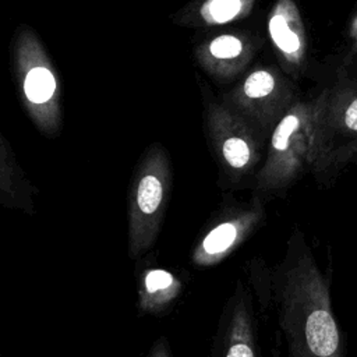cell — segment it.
Masks as SVG:
<instances>
[{"label":"cell","instance_id":"cell-12","mask_svg":"<svg viewBox=\"0 0 357 357\" xmlns=\"http://www.w3.org/2000/svg\"><path fill=\"white\" fill-rule=\"evenodd\" d=\"M0 144V202L6 208L32 215L35 212L33 197L38 190L18 165L6 138L1 137Z\"/></svg>","mask_w":357,"mask_h":357},{"label":"cell","instance_id":"cell-13","mask_svg":"<svg viewBox=\"0 0 357 357\" xmlns=\"http://www.w3.org/2000/svg\"><path fill=\"white\" fill-rule=\"evenodd\" d=\"M252 0H205L199 8V17L205 24H227L243 15Z\"/></svg>","mask_w":357,"mask_h":357},{"label":"cell","instance_id":"cell-10","mask_svg":"<svg viewBox=\"0 0 357 357\" xmlns=\"http://www.w3.org/2000/svg\"><path fill=\"white\" fill-rule=\"evenodd\" d=\"M268 33L276 50L291 68L305 60L307 40L303 20L293 0H278L268 20Z\"/></svg>","mask_w":357,"mask_h":357},{"label":"cell","instance_id":"cell-2","mask_svg":"<svg viewBox=\"0 0 357 357\" xmlns=\"http://www.w3.org/2000/svg\"><path fill=\"white\" fill-rule=\"evenodd\" d=\"M326 89L312 100L294 102L269 134L268 153L251 194L266 202L283 195L307 170L318 163V128Z\"/></svg>","mask_w":357,"mask_h":357},{"label":"cell","instance_id":"cell-4","mask_svg":"<svg viewBox=\"0 0 357 357\" xmlns=\"http://www.w3.org/2000/svg\"><path fill=\"white\" fill-rule=\"evenodd\" d=\"M206 135L218 165L219 188H252L262 165L265 137L234 109L218 103H211L206 110Z\"/></svg>","mask_w":357,"mask_h":357},{"label":"cell","instance_id":"cell-3","mask_svg":"<svg viewBox=\"0 0 357 357\" xmlns=\"http://www.w3.org/2000/svg\"><path fill=\"white\" fill-rule=\"evenodd\" d=\"M172 163L160 144L151 145L132 170L127 192L128 257L138 259L156 243L172 191Z\"/></svg>","mask_w":357,"mask_h":357},{"label":"cell","instance_id":"cell-1","mask_svg":"<svg viewBox=\"0 0 357 357\" xmlns=\"http://www.w3.org/2000/svg\"><path fill=\"white\" fill-rule=\"evenodd\" d=\"M268 297L290 357H344L340 326L332 308L331 286L300 229L268 275Z\"/></svg>","mask_w":357,"mask_h":357},{"label":"cell","instance_id":"cell-11","mask_svg":"<svg viewBox=\"0 0 357 357\" xmlns=\"http://www.w3.org/2000/svg\"><path fill=\"white\" fill-rule=\"evenodd\" d=\"M181 280L170 271L159 266L144 268L138 276L137 308L139 315L166 312L181 293Z\"/></svg>","mask_w":357,"mask_h":357},{"label":"cell","instance_id":"cell-14","mask_svg":"<svg viewBox=\"0 0 357 357\" xmlns=\"http://www.w3.org/2000/svg\"><path fill=\"white\" fill-rule=\"evenodd\" d=\"M244 52L243 40L231 33H223L208 43V54L218 61L238 59Z\"/></svg>","mask_w":357,"mask_h":357},{"label":"cell","instance_id":"cell-9","mask_svg":"<svg viewBox=\"0 0 357 357\" xmlns=\"http://www.w3.org/2000/svg\"><path fill=\"white\" fill-rule=\"evenodd\" d=\"M293 103L290 89L268 68L250 73L240 86V95H234V110L264 137L272 132L276 123Z\"/></svg>","mask_w":357,"mask_h":357},{"label":"cell","instance_id":"cell-16","mask_svg":"<svg viewBox=\"0 0 357 357\" xmlns=\"http://www.w3.org/2000/svg\"><path fill=\"white\" fill-rule=\"evenodd\" d=\"M146 357H172L169 340L165 336H160L158 340L153 342Z\"/></svg>","mask_w":357,"mask_h":357},{"label":"cell","instance_id":"cell-8","mask_svg":"<svg viewBox=\"0 0 357 357\" xmlns=\"http://www.w3.org/2000/svg\"><path fill=\"white\" fill-rule=\"evenodd\" d=\"M212 357H262L252 296L241 280L223 307Z\"/></svg>","mask_w":357,"mask_h":357},{"label":"cell","instance_id":"cell-5","mask_svg":"<svg viewBox=\"0 0 357 357\" xmlns=\"http://www.w3.org/2000/svg\"><path fill=\"white\" fill-rule=\"evenodd\" d=\"M266 201L252 195L222 205L202 227L190 259L197 268H211L225 261L266 220Z\"/></svg>","mask_w":357,"mask_h":357},{"label":"cell","instance_id":"cell-7","mask_svg":"<svg viewBox=\"0 0 357 357\" xmlns=\"http://www.w3.org/2000/svg\"><path fill=\"white\" fill-rule=\"evenodd\" d=\"M357 139V88L342 77L326 89L318 128V163L314 170L317 180L325 181L333 152Z\"/></svg>","mask_w":357,"mask_h":357},{"label":"cell","instance_id":"cell-6","mask_svg":"<svg viewBox=\"0 0 357 357\" xmlns=\"http://www.w3.org/2000/svg\"><path fill=\"white\" fill-rule=\"evenodd\" d=\"M18 74L25 106L36 127L45 134L60 128L59 85L46 54L31 35L21 38L18 50Z\"/></svg>","mask_w":357,"mask_h":357},{"label":"cell","instance_id":"cell-15","mask_svg":"<svg viewBox=\"0 0 357 357\" xmlns=\"http://www.w3.org/2000/svg\"><path fill=\"white\" fill-rule=\"evenodd\" d=\"M353 159H357V139L333 152V155L331 156V160H329L326 180L329 178L331 174H333L335 172H337L339 169L346 166Z\"/></svg>","mask_w":357,"mask_h":357}]
</instances>
